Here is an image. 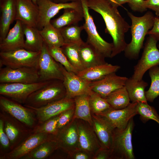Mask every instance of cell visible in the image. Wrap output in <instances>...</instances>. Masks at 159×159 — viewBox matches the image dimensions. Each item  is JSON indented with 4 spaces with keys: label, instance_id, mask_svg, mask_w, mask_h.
<instances>
[{
    "label": "cell",
    "instance_id": "cell-32",
    "mask_svg": "<svg viewBox=\"0 0 159 159\" xmlns=\"http://www.w3.org/2000/svg\"><path fill=\"white\" fill-rule=\"evenodd\" d=\"M39 31L47 46L61 47L65 44L59 30L54 27L50 22Z\"/></svg>",
    "mask_w": 159,
    "mask_h": 159
},
{
    "label": "cell",
    "instance_id": "cell-37",
    "mask_svg": "<svg viewBox=\"0 0 159 159\" xmlns=\"http://www.w3.org/2000/svg\"><path fill=\"white\" fill-rule=\"evenodd\" d=\"M89 103L92 113L96 115L111 108L105 98L93 91L90 95Z\"/></svg>",
    "mask_w": 159,
    "mask_h": 159
},
{
    "label": "cell",
    "instance_id": "cell-15",
    "mask_svg": "<svg viewBox=\"0 0 159 159\" xmlns=\"http://www.w3.org/2000/svg\"><path fill=\"white\" fill-rule=\"evenodd\" d=\"M46 133H31L19 145L0 157V159H21L42 143L54 138Z\"/></svg>",
    "mask_w": 159,
    "mask_h": 159
},
{
    "label": "cell",
    "instance_id": "cell-22",
    "mask_svg": "<svg viewBox=\"0 0 159 159\" xmlns=\"http://www.w3.org/2000/svg\"><path fill=\"white\" fill-rule=\"evenodd\" d=\"M92 127L102 148H111L115 129L105 119L92 113Z\"/></svg>",
    "mask_w": 159,
    "mask_h": 159
},
{
    "label": "cell",
    "instance_id": "cell-13",
    "mask_svg": "<svg viewBox=\"0 0 159 159\" xmlns=\"http://www.w3.org/2000/svg\"><path fill=\"white\" fill-rule=\"evenodd\" d=\"M39 82L38 70L28 67L0 68V83H32Z\"/></svg>",
    "mask_w": 159,
    "mask_h": 159
},
{
    "label": "cell",
    "instance_id": "cell-25",
    "mask_svg": "<svg viewBox=\"0 0 159 159\" xmlns=\"http://www.w3.org/2000/svg\"><path fill=\"white\" fill-rule=\"evenodd\" d=\"M120 68L118 65H113L107 62L78 72L77 75L90 82L100 80L107 75L115 72Z\"/></svg>",
    "mask_w": 159,
    "mask_h": 159
},
{
    "label": "cell",
    "instance_id": "cell-48",
    "mask_svg": "<svg viewBox=\"0 0 159 159\" xmlns=\"http://www.w3.org/2000/svg\"><path fill=\"white\" fill-rule=\"evenodd\" d=\"M110 2L115 6L118 8L126 3H128L129 0H109Z\"/></svg>",
    "mask_w": 159,
    "mask_h": 159
},
{
    "label": "cell",
    "instance_id": "cell-4",
    "mask_svg": "<svg viewBox=\"0 0 159 159\" xmlns=\"http://www.w3.org/2000/svg\"><path fill=\"white\" fill-rule=\"evenodd\" d=\"M133 118L124 129H115L112 145L110 148V159H134L132 143V135L134 127Z\"/></svg>",
    "mask_w": 159,
    "mask_h": 159
},
{
    "label": "cell",
    "instance_id": "cell-1",
    "mask_svg": "<svg viewBox=\"0 0 159 159\" xmlns=\"http://www.w3.org/2000/svg\"><path fill=\"white\" fill-rule=\"evenodd\" d=\"M89 9L100 14L106 26L105 32L111 37L113 48L111 58L124 51L127 44L125 34L130 26L121 16L117 7L109 0H87Z\"/></svg>",
    "mask_w": 159,
    "mask_h": 159
},
{
    "label": "cell",
    "instance_id": "cell-29",
    "mask_svg": "<svg viewBox=\"0 0 159 159\" xmlns=\"http://www.w3.org/2000/svg\"><path fill=\"white\" fill-rule=\"evenodd\" d=\"M22 24L26 37L24 49L33 52H40L44 42L39 30L37 27Z\"/></svg>",
    "mask_w": 159,
    "mask_h": 159
},
{
    "label": "cell",
    "instance_id": "cell-47",
    "mask_svg": "<svg viewBox=\"0 0 159 159\" xmlns=\"http://www.w3.org/2000/svg\"><path fill=\"white\" fill-rule=\"evenodd\" d=\"M110 150L101 147L94 156L93 159H110Z\"/></svg>",
    "mask_w": 159,
    "mask_h": 159
},
{
    "label": "cell",
    "instance_id": "cell-11",
    "mask_svg": "<svg viewBox=\"0 0 159 159\" xmlns=\"http://www.w3.org/2000/svg\"><path fill=\"white\" fill-rule=\"evenodd\" d=\"M38 72L39 82L63 80L64 76L60 64L52 57L44 43L39 58Z\"/></svg>",
    "mask_w": 159,
    "mask_h": 159
},
{
    "label": "cell",
    "instance_id": "cell-21",
    "mask_svg": "<svg viewBox=\"0 0 159 159\" xmlns=\"http://www.w3.org/2000/svg\"><path fill=\"white\" fill-rule=\"evenodd\" d=\"M16 1L15 20H19L23 24L37 28L39 16L37 5L31 0Z\"/></svg>",
    "mask_w": 159,
    "mask_h": 159
},
{
    "label": "cell",
    "instance_id": "cell-9",
    "mask_svg": "<svg viewBox=\"0 0 159 159\" xmlns=\"http://www.w3.org/2000/svg\"><path fill=\"white\" fill-rule=\"evenodd\" d=\"M50 81L32 83H0V95L24 105L32 93L45 86Z\"/></svg>",
    "mask_w": 159,
    "mask_h": 159
},
{
    "label": "cell",
    "instance_id": "cell-51",
    "mask_svg": "<svg viewBox=\"0 0 159 159\" xmlns=\"http://www.w3.org/2000/svg\"><path fill=\"white\" fill-rule=\"evenodd\" d=\"M157 47H158V48L159 49V44H158V45H157Z\"/></svg>",
    "mask_w": 159,
    "mask_h": 159
},
{
    "label": "cell",
    "instance_id": "cell-2",
    "mask_svg": "<svg viewBox=\"0 0 159 159\" xmlns=\"http://www.w3.org/2000/svg\"><path fill=\"white\" fill-rule=\"evenodd\" d=\"M127 13L131 21L130 28L132 38L124 51L127 58L136 59L138 57L143 47L145 37L153 26L155 16L150 11L140 17L136 16L128 11Z\"/></svg>",
    "mask_w": 159,
    "mask_h": 159
},
{
    "label": "cell",
    "instance_id": "cell-6",
    "mask_svg": "<svg viewBox=\"0 0 159 159\" xmlns=\"http://www.w3.org/2000/svg\"><path fill=\"white\" fill-rule=\"evenodd\" d=\"M41 51L33 52L24 48L8 52H0V66L12 68L31 67L38 70Z\"/></svg>",
    "mask_w": 159,
    "mask_h": 159
},
{
    "label": "cell",
    "instance_id": "cell-20",
    "mask_svg": "<svg viewBox=\"0 0 159 159\" xmlns=\"http://www.w3.org/2000/svg\"><path fill=\"white\" fill-rule=\"evenodd\" d=\"M82 120H77L80 148L94 156L101 147L92 127H91V126L88 123Z\"/></svg>",
    "mask_w": 159,
    "mask_h": 159
},
{
    "label": "cell",
    "instance_id": "cell-17",
    "mask_svg": "<svg viewBox=\"0 0 159 159\" xmlns=\"http://www.w3.org/2000/svg\"><path fill=\"white\" fill-rule=\"evenodd\" d=\"M77 119H72L60 130L55 138L60 148L68 155L80 148Z\"/></svg>",
    "mask_w": 159,
    "mask_h": 159
},
{
    "label": "cell",
    "instance_id": "cell-24",
    "mask_svg": "<svg viewBox=\"0 0 159 159\" xmlns=\"http://www.w3.org/2000/svg\"><path fill=\"white\" fill-rule=\"evenodd\" d=\"M0 42L7 34L10 25L15 19L16 11V0H0Z\"/></svg>",
    "mask_w": 159,
    "mask_h": 159
},
{
    "label": "cell",
    "instance_id": "cell-43",
    "mask_svg": "<svg viewBox=\"0 0 159 159\" xmlns=\"http://www.w3.org/2000/svg\"><path fill=\"white\" fill-rule=\"evenodd\" d=\"M128 3L131 9L134 11L142 13L147 9L145 6L144 0H129Z\"/></svg>",
    "mask_w": 159,
    "mask_h": 159
},
{
    "label": "cell",
    "instance_id": "cell-40",
    "mask_svg": "<svg viewBox=\"0 0 159 159\" xmlns=\"http://www.w3.org/2000/svg\"><path fill=\"white\" fill-rule=\"evenodd\" d=\"M47 47L50 54L56 62L62 65L67 71L77 74L78 71L70 63L61 47Z\"/></svg>",
    "mask_w": 159,
    "mask_h": 159
},
{
    "label": "cell",
    "instance_id": "cell-30",
    "mask_svg": "<svg viewBox=\"0 0 159 159\" xmlns=\"http://www.w3.org/2000/svg\"><path fill=\"white\" fill-rule=\"evenodd\" d=\"M83 18V10L67 8L64 9L62 14L57 18L51 20L50 22L54 27L59 29L67 26L77 24Z\"/></svg>",
    "mask_w": 159,
    "mask_h": 159
},
{
    "label": "cell",
    "instance_id": "cell-33",
    "mask_svg": "<svg viewBox=\"0 0 159 159\" xmlns=\"http://www.w3.org/2000/svg\"><path fill=\"white\" fill-rule=\"evenodd\" d=\"M105 98L111 108L115 109L125 108L130 103L129 95L125 86L115 90Z\"/></svg>",
    "mask_w": 159,
    "mask_h": 159
},
{
    "label": "cell",
    "instance_id": "cell-23",
    "mask_svg": "<svg viewBox=\"0 0 159 159\" xmlns=\"http://www.w3.org/2000/svg\"><path fill=\"white\" fill-rule=\"evenodd\" d=\"M24 35L22 23L19 20H16L14 26L9 30L5 38L0 42V52L24 48Z\"/></svg>",
    "mask_w": 159,
    "mask_h": 159
},
{
    "label": "cell",
    "instance_id": "cell-46",
    "mask_svg": "<svg viewBox=\"0 0 159 159\" xmlns=\"http://www.w3.org/2000/svg\"><path fill=\"white\" fill-rule=\"evenodd\" d=\"M148 34L153 37L158 41H159V17H158L155 16L153 26L148 31Z\"/></svg>",
    "mask_w": 159,
    "mask_h": 159
},
{
    "label": "cell",
    "instance_id": "cell-38",
    "mask_svg": "<svg viewBox=\"0 0 159 159\" xmlns=\"http://www.w3.org/2000/svg\"><path fill=\"white\" fill-rule=\"evenodd\" d=\"M60 115L38 124L32 129L31 133H46L55 136L58 132L57 126Z\"/></svg>",
    "mask_w": 159,
    "mask_h": 159
},
{
    "label": "cell",
    "instance_id": "cell-18",
    "mask_svg": "<svg viewBox=\"0 0 159 159\" xmlns=\"http://www.w3.org/2000/svg\"><path fill=\"white\" fill-rule=\"evenodd\" d=\"M74 107V99L65 97L41 107L29 108L32 109L34 111L38 124L42 123L60 114L66 110Z\"/></svg>",
    "mask_w": 159,
    "mask_h": 159
},
{
    "label": "cell",
    "instance_id": "cell-5",
    "mask_svg": "<svg viewBox=\"0 0 159 159\" xmlns=\"http://www.w3.org/2000/svg\"><path fill=\"white\" fill-rule=\"evenodd\" d=\"M82 5L85 23L84 29L87 33V42L92 45L105 57L111 58L113 48L112 43L105 40L99 35L94 20L90 14L87 5V0H80Z\"/></svg>",
    "mask_w": 159,
    "mask_h": 159
},
{
    "label": "cell",
    "instance_id": "cell-44",
    "mask_svg": "<svg viewBox=\"0 0 159 159\" xmlns=\"http://www.w3.org/2000/svg\"><path fill=\"white\" fill-rule=\"evenodd\" d=\"M93 157L91 154L80 149L68 155L69 158L73 159H93Z\"/></svg>",
    "mask_w": 159,
    "mask_h": 159
},
{
    "label": "cell",
    "instance_id": "cell-8",
    "mask_svg": "<svg viewBox=\"0 0 159 159\" xmlns=\"http://www.w3.org/2000/svg\"><path fill=\"white\" fill-rule=\"evenodd\" d=\"M1 110L19 121L28 128L32 129L38 124L32 110L16 101L0 95Z\"/></svg>",
    "mask_w": 159,
    "mask_h": 159
},
{
    "label": "cell",
    "instance_id": "cell-41",
    "mask_svg": "<svg viewBox=\"0 0 159 159\" xmlns=\"http://www.w3.org/2000/svg\"><path fill=\"white\" fill-rule=\"evenodd\" d=\"M0 143L1 149L0 157L10 151V143L9 139L4 129V122L0 118Z\"/></svg>",
    "mask_w": 159,
    "mask_h": 159
},
{
    "label": "cell",
    "instance_id": "cell-45",
    "mask_svg": "<svg viewBox=\"0 0 159 159\" xmlns=\"http://www.w3.org/2000/svg\"><path fill=\"white\" fill-rule=\"evenodd\" d=\"M145 6L147 9L154 11L156 16H159V0H145Z\"/></svg>",
    "mask_w": 159,
    "mask_h": 159
},
{
    "label": "cell",
    "instance_id": "cell-35",
    "mask_svg": "<svg viewBox=\"0 0 159 159\" xmlns=\"http://www.w3.org/2000/svg\"><path fill=\"white\" fill-rule=\"evenodd\" d=\"M80 45L75 44H65L61 47L70 63L78 72L85 69L79 55Z\"/></svg>",
    "mask_w": 159,
    "mask_h": 159
},
{
    "label": "cell",
    "instance_id": "cell-36",
    "mask_svg": "<svg viewBox=\"0 0 159 159\" xmlns=\"http://www.w3.org/2000/svg\"><path fill=\"white\" fill-rule=\"evenodd\" d=\"M149 70L151 84L145 95L147 101L152 102L159 96V67L154 66Z\"/></svg>",
    "mask_w": 159,
    "mask_h": 159
},
{
    "label": "cell",
    "instance_id": "cell-7",
    "mask_svg": "<svg viewBox=\"0 0 159 159\" xmlns=\"http://www.w3.org/2000/svg\"><path fill=\"white\" fill-rule=\"evenodd\" d=\"M158 41L149 35L145 44L141 57L134 67L132 77L136 80L142 79L146 72L151 68L159 65V49L157 45Z\"/></svg>",
    "mask_w": 159,
    "mask_h": 159
},
{
    "label": "cell",
    "instance_id": "cell-3",
    "mask_svg": "<svg viewBox=\"0 0 159 159\" xmlns=\"http://www.w3.org/2000/svg\"><path fill=\"white\" fill-rule=\"evenodd\" d=\"M66 95L63 81L52 80L32 93L23 105L28 107L39 108L62 99Z\"/></svg>",
    "mask_w": 159,
    "mask_h": 159
},
{
    "label": "cell",
    "instance_id": "cell-42",
    "mask_svg": "<svg viewBox=\"0 0 159 159\" xmlns=\"http://www.w3.org/2000/svg\"><path fill=\"white\" fill-rule=\"evenodd\" d=\"M74 111V107L66 110L60 115L57 126L58 132L71 122Z\"/></svg>",
    "mask_w": 159,
    "mask_h": 159
},
{
    "label": "cell",
    "instance_id": "cell-19",
    "mask_svg": "<svg viewBox=\"0 0 159 159\" xmlns=\"http://www.w3.org/2000/svg\"><path fill=\"white\" fill-rule=\"evenodd\" d=\"M127 79L118 76L114 72L100 80L90 82V85L93 91L105 98L115 90L125 86Z\"/></svg>",
    "mask_w": 159,
    "mask_h": 159
},
{
    "label": "cell",
    "instance_id": "cell-14",
    "mask_svg": "<svg viewBox=\"0 0 159 159\" xmlns=\"http://www.w3.org/2000/svg\"><path fill=\"white\" fill-rule=\"evenodd\" d=\"M60 67L64 76L63 82L66 91V97L74 99L79 95H90L92 92L90 85V82L67 71L61 64Z\"/></svg>",
    "mask_w": 159,
    "mask_h": 159
},
{
    "label": "cell",
    "instance_id": "cell-52",
    "mask_svg": "<svg viewBox=\"0 0 159 159\" xmlns=\"http://www.w3.org/2000/svg\"><path fill=\"white\" fill-rule=\"evenodd\" d=\"M50 0L53 1L54 0Z\"/></svg>",
    "mask_w": 159,
    "mask_h": 159
},
{
    "label": "cell",
    "instance_id": "cell-34",
    "mask_svg": "<svg viewBox=\"0 0 159 159\" xmlns=\"http://www.w3.org/2000/svg\"><path fill=\"white\" fill-rule=\"evenodd\" d=\"M84 29L83 26L77 24L67 26L59 29L63 38L65 44H75L80 45L84 41L80 34Z\"/></svg>",
    "mask_w": 159,
    "mask_h": 159
},
{
    "label": "cell",
    "instance_id": "cell-27",
    "mask_svg": "<svg viewBox=\"0 0 159 159\" xmlns=\"http://www.w3.org/2000/svg\"><path fill=\"white\" fill-rule=\"evenodd\" d=\"M89 97L90 95L84 94L77 96L74 98V111L72 119H76L83 120L92 126V120Z\"/></svg>",
    "mask_w": 159,
    "mask_h": 159
},
{
    "label": "cell",
    "instance_id": "cell-16",
    "mask_svg": "<svg viewBox=\"0 0 159 159\" xmlns=\"http://www.w3.org/2000/svg\"><path fill=\"white\" fill-rule=\"evenodd\" d=\"M137 103L132 102L126 107L120 109L111 108L97 115L105 119L115 129L122 130L126 127L130 120L138 114Z\"/></svg>",
    "mask_w": 159,
    "mask_h": 159
},
{
    "label": "cell",
    "instance_id": "cell-31",
    "mask_svg": "<svg viewBox=\"0 0 159 159\" xmlns=\"http://www.w3.org/2000/svg\"><path fill=\"white\" fill-rule=\"evenodd\" d=\"M59 148L55 138L39 144L21 159H44Z\"/></svg>",
    "mask_w": 159,
    "mask_h": 159
},
{
    "label": "cell",
    "instance_id": "cell-10",
    "mask_svg": "<svg viewBox=\"0 0 159 159\" xmlns=\"http://www.w3.org/2000/svg\"><path fill=\"white\" fill-rule=\"evenodd\" d=\"M37 4L39 10L37 28L41 30L51 19L62 9L72 8L83 10L80 1L66 3H56L50 0H38Z\"/></svg>",
    "mask_w": 159,
    "mask_h": 159
},
{
    "label": "cell",
    "instance_id": "cell-28",
    "mask_svg": "<svg viewBox=\"0 0 159 159\" xmlns=\"http://www.w3.org/2000/svg\"><path fill=\"white\" fill-rule=\"evenodd\" d=\"M148 85L143 79L136 80L132 77L127 80L125 86L130 100L132 102L148 103L145 89Z\"/></svg>",
    "mask_w": 159,
    "mask_h": 159
},
{
    "label": "cell",
    "instance_id": "cell-39",
    "mask_svg": "<svg viewBox=\"0 0 159 159\" xmlns=\"http://www.w3.org/2000/svg\"><path fill=\"white\" fill-rule=\"evenodd\" d=\"M138 114L140 115V118L143 123L151 120L155 121L159 125V115L153 107L148 103H137L136 107Z\"/></svg>",
    "mask_w": 159,
    "mask_h": 159
},
{
    "label": "cell",
    "instance_id": "cell-12",
    "mask_svg": "<svg viewBox=\"0 0 159 159\" xmlns=\"http://www.w3.org/2000/svg\"><path fill=\"white\" fill-rule=\"evenodd\" d=\"M0 118L4 122V129L10 141V151L31 133L30 129L4 111L1 110Z\"/></svg>",
    "mask_w": 159,
    "mask_h": 159
},
{
    "label": "cell",
    "instance_id": "cell-26",
    "mask_svg": "<svg viewBox=\"0 0 159 159\" xmlns=\"http://www.w3.org/2000/svg\"><path fill=\"white\" fill-rule=\"evenodd\" d=\"M79 53L81 61L85 69L106 63L105 58L93 47L87 42L80 45Z\"/></svg>",
    "mask_w": 159,
    "mask_h": 159
},
{
    "label": "cell",
    "instance_id": "cell-49",
    "mask_svg": "<svg viewBox=\"0 0 159 159\" xmlns=\"http://www.w3.org/2000/svg\"><path fill=\"white\" fill-rule=\"evenodd\" d=\"M80 0H54L53 2L56 3H66L69 2L80 1Z\"/></svg>",
    "mask_w": 159,
    "mask_h": 159
},
{
    "label": "cell",
    "instance_id": "cell-50",
    "mask_svg": "<svg viewBox=\"0 0 159 159\" xmlns=\"http://www.w3.org/2000/svg\"><path fill=\"white\" fill-rule=\"evenodd\" d=\"M35 4H37V3L38 0H31Z\"/></svg>",
    "mask_w": 159,
    "mask_h": 159
}]
</instances>
